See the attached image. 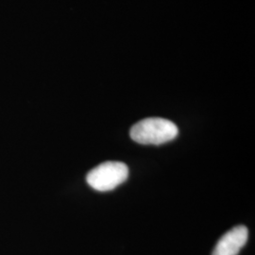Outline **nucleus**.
<instances>
[{
    "label": "nucleus",
    "mask_w": 255,
    "mask_h": 255,
    "mask_svg": "<svg viewBox=\"0 0 255 255\" xmlns=\"http://www.w3.org/2000/svg\"><path fill=\"white\" fill-rule=\"evenodd\" d=\"M128 177V165L122 162L108 161L99 164L87 174L86 181L97 191H111L125 182Z\"/></svg>",
    "instance_id": "nucleus-2"
},
{
    "label": "nucleus",
    "mask_w": 255,
    "mask_h": 255,
    "mask_svg": "<svg viewBox=\"0 0 255 255\" xmlns=\"http://www.w3.org/2000/svg\"><path fill=\"white\" fill-rule=\"evenodd\" d=\"M179 129L172 121L150 118L137 122L129 131L133 141L142 145H162L178 136Z\"/></svg>",
    "instance_id": "nucleus-1"
},
{
    "label": "nucleus",
    "mask_w": 255,
    "mask_h": 255,
    "mask_svg": "<svg viewBox=\"0 0 255 255\" xmlns=\"http://www.w3.org/2000/svg\"><path fill=\"white\" fill-rule=\"evenodd\" d=\"M249 231L245 226H237L221 237L212 255H237L246 245Z\"/></svg>",
    "instance_id": "nucleus-3"
}]
</instances>
